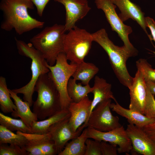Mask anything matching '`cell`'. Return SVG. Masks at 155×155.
I'll return each instance as SVG.
<instances>
[{
    "label": "cell",
    "mask_w": 155,
    "mask_h": 155,
    "mask_svg": "<svg viewBox=\"0 0 155 155\" xmlns=\"http://www.w3.org/2000/svg\"><path fill=\"white\" fill-rule=\"evenodd\" d=\"M34 9L31 0H1L0 9L3 16L1 28L7 31L14 30L19 35L34 29L42 28L44 22L32 18L28 13V9Z\"/></svg>",
    "instance_id": "cell-1"
},
{
    "label": "cell",
    "mask_w": 155,
    "mask_h": 155,
    "mask_svg": "<svg viewBox=\"0 0 155 155\" xmlns=\"http://www.w3.org/2000/svg\"><path fill=\"white\" fill-rule=\"evenodd\" d=\"M92 35L93 41L98 43L107 53L112 68L120 83L129 89L133 78L129 73L126 62L129 58L133 57V55L124 46L115 45L109 39L104 28Z\"/></svg>",
    "instance_id": "cell-2"
},
{
    "label": "cell",
    "mask_w": 155,
    "mask_h": 155,
    "mask_svg": "<svg viewBox=\"0 0 155 155\" xmlns=\"http://www.w3.org/2000/svg\"><path fill=\"white\" fill-rule=\"evenodd\" d=\"M66 31L64 25L55 24L45 27L30 39V43L42 54L51 66L55 64L58 55L64 52Z\"/></svg>",
    "instance_id": "cell-3"
},
{
    "label": "cell",
    "mask_w": 155,
    "mask_h": 155,
    "mask_svg": "<svg viewBox=\"0 0 155 155\" xmlns=\"http://www.w3.org/2000/svg\"><path fill=\"white\" fill-rule=\"evenodd\" d=\"M47 73L39 77L34 88L37 97L33 102V112L41 120L62 110L59 93Z\"/></svg>",
    "instance_id": "cell-4"
},
{
    "label": "cell",
    "mask_w": 155,
    "mask_h": 155,
    "mask_svg": "<svg viewBox=\"0 0 155 155\" xmlns=\"http://www.w3.org/2000/svg\"><path fill=\"white\" fill-rule=\"evenodd\" d=\"M15 40L19 53L31 60L32 77L30 81L24 86L11 90L17 94H23L24 100L27 102L31 107L33 104L32 97L38 79L42 75L48 73L50 70L46 66L47 62L44 56L30 43H26L16 38Z\"/></svg>",
    "instance_id": "cell-5"
},
{
    "label": "cell",
    "mask_w": 155,
    "mask_h": 155,
    "mask_svg": "<svg viewBox=\"0 0 155 155\" xmlns=\"http://www.w3.org/2000/svg\"><path fill=\"white\" fill-rule=\"evenodd\" d=\"M64 52L58 55L55 64L51 66L47 63L46 66L50 70L47 73L53 82L59 95L62 109H67L72 102L68 95L67 86L69 80L76 70L77 64L69 63Z\"/></svg>",
    "instance_id": "cell-6"
},
{
    "label": "cell",
    "mask_w": 155,
    "mask_h": 155,
    "mask_svg": "<svg viewBox=\"0 0 155 155\" xmlns=\"http://www.w3.org/2000/svg\"><path fill=\"white\" fill-rule=\"evenodd\" d=\"M93 41L92 33L76 26L66 34L64 51L71 62L78 64L84 61Z\"/></svg>",
    "instance_id": "cell-7"
},
{
    "label": "cell",
    "mask_w": 155,
    "mask_h": 155,
    "mask_svg": "<svg viewBox=\"0 0 155 155\" xmlns=\"http://www.w3.org/2000/svg\"><path fill=\"white\" fill-rule=\"evenodd\" d=\"M94 2L97 8L104 12L112 30L118 34L123 42V46L133 57L137 56L138 51L130 42L129 38V35L132 32V28L125 24L121 20L115 11L117 6L112 0H94Z\"/></svg>",
    "instance_id": "cell-8"
},
{
    "label": "cell",
    "mask_w": 155,
    "mask_h": 155,
    "mask_svg": "<svg viewBox=\"0 0 155 155\" xmlns=\"http://www.w3.org/2000/svg\"><path fill=\"white\" fill-rule=\"evenodd\" d=\"M111 100H107L98 104L91 112L85 127L93 128L106 132L121 127L119 118L114 116L111 111Z\"/></svg>",
    "instance_id": "cell-9"
},
{
    "label": "cell",
    "mask_w": 155,
    "mask_h": 155,
    "mask_svg": "<svg viewBox=\"0 0 155 155\" xmlns=\"http://www.w3.org/2000/svg\"><path fill=\"white\" fill-rule=\"evenodd\" d=\"M87 136L100 141H104L118 146V152L128 154L133 149L131 140L123 126L109 131H100L87 127Z\"/></svg>",
    "instance_id": "cell-10"
},
{
    "label": "cell",
    "mask_w": 155,
    "mask_h": 155,
    "mask_svg": "<svg viewBox=\"0 0 155 155\" xmlns=\"http://www.w3.org/2000/svg\"><path fill=\"white\" fill-rule=\"evenodd\" d=\"M69 117L54 123L48 131L58 154L63 149L68 141L79 136L85 128L82 124L76 132L73 131L69 123Z\"/></svg>",
    "instance_id": "cell-11"
},
{
    "label": "cell",
    "mask_w": 155,
    "mask_h": 155,
    "mask_svg": "<svg viewBox=\"0 0 155 155\" xmlns=\"http://www.w3.org/2000/svg\"><path fill=\"white\" fill-rule=\"evenodd\" d=\"M62 4L65 11L66 31L75 27L76 22L84 18L91 9L88 0H54Z\"/></svg>",
    "instance_id": "cell-12"
},
{
    "label": "cell",
    "mask_w": 155,
    "mask_h": 155,
    "mask_svg": "<svg viewBox=\"0 0 155 155\" xmlns=\"http://www.w3.org/2000/svg\"><path fill=\"white\" fill-rule=\"evenodd\" d=\"M148 86L141 72L137 70L132 85L129 89L130 96V109L144 115L148 93Z\"/></svg>",
    "instance_id": "cell-13"
},
{
    "label": "cell",
    "mask_w": 155,
    "mask_h": 155,
    "mask_svg": "<svg viewBox=\"0 0 155 155\" xmlns=\"http://www.w3.org/2000/svg\"><path fill=\"white\" fill-rule=\"evenodd\" d=\"M133 151L144 155H155V143L146 135L142 128L129 123L126 130Z\"/></svg>",
    "instance_id": "cell-14"
},
{
    "label": "cell",
    "mask_w": 155,
    "mask_h": 155,
    "mask_svg": "<svg viewBox=\"0 0 155 155\" xmlns=\"http://www.w3.org/2000/svg\"><path fill=\"white\" fill-rule=\"evenodd\" d=\"M112 1L121 11L118 16L122 22L131 18L140 26L148 37L149 36L150 34H148L146 30L147 26L145 14L139 6L130 0H112Z\"/></svg>",
    "instance_id": "cell-15"
},
{
    "label": "cell",
    "mask_w": 155,
    "mask_h": 155,
    "mask_svg": "<svg viewBox=\"0 0 155 155\" xmlns=\"http://www.w3.org/2000/svg\"><path fill=\"white\" fill-rule=\"evenodd\" d=\"M92 100L88 96L80 102H71L67 109L70 115L69 123L73 131L76 132L82 124H85L88 119L90 112Z\"/></svg>",
    "instance_id": "cell-16"
},
{
    "label": "cell",
    "mask_w": 155,
    "mask_h": 155,
    "mask_svg": "<svg viewBox=\"0 0 155 155\" xmlns=\"http://www.w3.org/2000/svg\"><path fill=\"white\" fill-rule=\"evenodd\" d=\"M18 131L27 138L28 140V145L32 149L41 151L44 155L57 154L54 143L49 133L41 134Z\"/></svg>",
    "instance_id": "cell-17"
},
{
    "label": "cell",
    "mask_w": 155,
    "mask_h": 155,
    "mask_svg": "<svg viewBox=\"0 0 155 155\" xmlns=\"http://www.w3.org/2000/svg\"><path fill=\"white\" fill-rule=\"evenodd\" d=\"M111 84L107 83L105 79L98 76L95 77L92 92L94 97L90 115L95 107L100 102L110 99H113L115 101L116 100L111 90Z\"/></svg>",
    "instance_id": "cell-18"
},
{
    "label": "cell",
    "mask_w": 155,
    "mask_h": 155,
    "mask_svg": "<svg viewBox=\"0 0 155 155\" xmlns=\"http://www.w3.org/2000/svg\"><path fill=\"white\" fill-rule=\"evenodd\" d=\"M115 102V103L111 104V108L113 111L126 119L129 123L142 128L155 120V119L149 118L138 112L129 109H126L120 105L117 100Z\"/></svg>",
    "instance_id": "cell-19"
},
{
    "label": "cell",
    "mask_w": 155,
    "mask_h": 155,
    "mask_svg": "<svg viewBox=\"0 0 155 155\" xmlns=\"http://www.w3.org/2000/svg\"><path fill=\"white\" fill-rule=\"evenodd\" d=\"M9 90L11 98L13 99L17 108L16 111L11 113L12 116L14 117H19L30 128L33 123L38 121V118L31 111L30 106L27 102L23 101L17 94L11 90L9 89Z\"/></svg>",
    "instance_id": "cell-20"
},
{
    "label": "cell",
    "mask_w": 155,
    "mask_h": 155,
    "mask_svg": "<svg viewBox=\"0 0 155 155\" xmlns=\"http://www.w3.org/2000/svg\"><path fill=\"white\" fill-rule=\"evenodd\" d=\"M67 109H62L46 119L36 121L30 127L31 133L43 134L48 133L49 128L54 123L70 117Z\"/></svg>",
    "instance_id": "cell-21"
},
{
    "label": "cell",
    "mask_w": 155,
    "mask_h": 155,
    "mask_svg": "<svg viewBox=\"0 0 155 155\" xmlns=\"http://www.w3.org/2000/svg\"><path fill=\"white\" fill-rule=\"evenodd\" d=\"M99 71V68L94 64L84 61L77 64L72 77L76 81H80L82 84L87 85Z\"/></svg>",
    "instance_id": "cell-22"
},
{
    "label": "cell",
    "mask_w": 155,
    "mask_h": 155,
    "mask_svg": "<svg viewBox=\"0 0 155 155\" xmlns=\"http://www.w3.org/2000/svg\"><path fill=\"white\" fill-rule=\"evenodd\" d=\"M88 138L86 129L77 137L67 143L63 149L58 155H84L86 150L85 142Z\"/></svg>",
    "instance_id": "cell-23"
},
{
    "label": "cell",
    "mask_w": 155,
    "mask_h": 155,
    "mask_svg": "<svg viewBox=\"0 0 155 155\" xmlns=\"http://www.w3.org/2000/svg\"><path fill=\"white\" fill-rule=\"evenodd\" d=\"M76 82L73 78H70L67 84V91L72 102L77 103L87 96L88 93L92 92V88L89 84L83 86L81 82L77 84Z\"/></svg>",
    "instance_id": "cell-24"
},
{
    "label": "cell",
    "mask_w": 155,
    "mask_h": 155,
    "mask_svg": "<svg viewBox=\"0 0 155 155\" xmlns=\"http://www.w3.org/2000/svg\"><path fill=\"white\" fill-rule=\"evenodd\" d=\"M11 97L6 79L1 76L0 77V108L4 113H12L16 110V106Z\"/></svg>",
    "instance_id": "cell-25"
},
{
    "label": "cell",
    "mask_w": 155,
    "mask_h": 155,
    "mask_svg": "<svg viewBox=\"0 0 155 155\" xmlns=\"http://www.w3.org/2000/svg\"><path fill=\"white\" fill-rule=\"evenodd\" d=\"M28 142L27 138L18 132L17 131L15 134L0 125V144H9L24 148Z\"/></svg>",
    "instance_id": "cell-26"
},
{
    "label": "cell",
    "mask_w": 155,
    "mask_h": 155,
    "mask_svg": "<svg viewBox=\"0 0 155 155\" xmlns=\"http://www.w3.org/2000/svg\"><path fill=\"white\" fill-rule=\"evenodd\" d=\"M0 124L9 130L31 133L30 128L21 119H13L0 113Z\"/></svg>",
    "instance_id": "cell-27"
},
{
    "label": "cell",
    "mask_w": 155,
    "mask_h": 155,
    "mask_svg": "<svg viewBox=\"0 0 155 155\" xmlns=\"http://www.w3.org/2000/svg\"><path fill=\"white\" fill-rule=\"evenodd\" d=\"M137 70L142 74L146 82L155 83V70L144 59H140L136 62Z\"/></svg>",
    "instance_id": "cell-28"
},
{
    "label": "cell",
    "mask_w": 155,
    "mask_h": 155,
    "mask_svg": "<svg viewBox=\"0 0 155 155\" xmlns=\"http://www.w3.org/2000/svg\"><path fill=\"white\" fill-rule=\"evenodd\" d=\"M25 148L18 146L7 144H0V155H27Z\"/></svg>",
    "instance_id": "cell-29"
},
{
    "label": "cell",
    "mask_w": 155,
    "mask_h": 155,
    "mask_svg": "<svg viewBox=\"0 0 155 155\" xmlns=\"http://www.w3.org/2000/svg\"><path fill=\"white\" fill-rule=\"evenodd\" d=\"M88 138L85 142L86 150L84 155H102L101 141Z\"/></svg>",
    "instance_id": "cell-30"
},
{
    "label": "cell",
    "mask_w": 155,
    "mask_h": 155,
    "mask_svg": "<svg viewBox=\"0 0 155 155\" xmlns=\"http://www.w3.org/2000/svg\"><path fill=\"white\" fill-rule=\"evenodd\" d=\"M148 93L144 115L149 118L155 119V99L154 95L151 93L148 87Z\"/></svg>",
    "instance_id": "cell-31"
},
{
    "label": "cell",
    "mask_w": 155,
    "mask_h": 155,
    "mask_svg": "<svg viewBox=\"0 0 155 155\" xmlns=\"http://www.w3.org/2000/svg\"><path fill=\"white\" fill-rule=\"evenodd\" d=\"M117 146L108 143L107 142L101 141L102 155H117L118 152Z\"/></svg>",
    "instance_id": "cell-32"
},
{
    "label": "cell",
    "mask_w": 155,
    "mask_h": 155,
    "mask_svg": "<svg viewBox=\"0 0 155 155\" xmlns=\"http://www.w3.org/2000/svg\"><path fill=\"white\" fill-rule=\"evenodd\" d=\"M142 129L148 137L155 143V119L152 122L144 126Z\"/></svg>",
    "instance_id": "cell-33"
},
{
    "label": "cell",
    "mask_w": 155,
    "mask_h": 155,
    "mask_svg": "<svg viewBox=\"0 0 155 155\" xmlns=\"http://www.w3.org/2000/svg\"><path fill=\"white\" fill-rule=\"evenodd\" d=\"M36 6L38 15L42 16L44 8L50 0H31Z\"/></svg>",
    "instance_id": "cell-34"
},
{
    "label": "cell",
    "mask_w": 155,
    "mask_h": 155,
    "mask_svg": "<svg viewBox=\"0 0 155 155\" xmlns=\"http://www.w3.org/2000/svg\"><path fill=\"white\" fill-rule=\"evenodd\" d=\"M145 20L147 27H148L150 31L152 41L153 40L155 42V21L149 17H145ZM154 47H155V46Z\"/></svg>",
    "instance_id": "cell-35"
},
{
    "label": "cell",
    "mask_w": 155,
    "mask_h": 155,
    "mask_svg": "<svg viewBox=\"0 0 155 155\" xmlns=\"http://www.w3.org/2000/svg\"><path fill=\"white\" fill-rule=\"evenodd\" d=\"M146 82L151 93L153 95H155V83L150 81Z\"/></svg>",
    "instance_id": "cell-36"
},
{
    "label": "cell",
    "mask_w": 155,
    "mask_h": 155,
    "mask_svg": "<svg viewBox=\"0 0 155 155\" xmlns=\"http://www.w3.org/2000/svg\"><path fill=\"white\" fill-rule=\"evenodd\" d=\"M153 52L154 53V54L155 55V51H153Z\"/></svg>",
    "instance_id": "cell-37"
}]
</instances>
